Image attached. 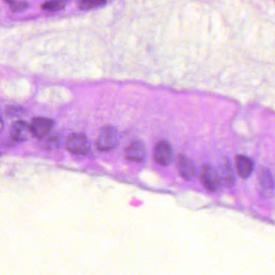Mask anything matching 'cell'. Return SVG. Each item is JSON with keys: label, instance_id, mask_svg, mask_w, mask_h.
I'll return each mask as SVG.
<instances>
[{"label": "cell", "instance_id": "6da1fadb", "mask_svg": "<svg viewBox=\"0 0 275 275\" xmlns=\"http://www.w3.org/2000/svg\"><path fill=\"white\" fill-rule=\"evenodd\" d=\"M119 142V133L115 127L107 126L102 128L97 139V147L100 151L107 152L116 147Z\"/></svg>", "mask_w": 275, "mask_h": 275}, {"label": "cell", "instance_id": "7a4b0ae2", "mask_svg": "<svg viewBox=\"0 0 275 275\" xmlns=\"http://www.w3.org/2000/svg\"><path fill=\"white\" fill-rule=\"evenodd\" d=\"M66 148L70 153L80 155L90 154V146L88 140L82 133H73L66 140Z\"/></svg>", "mask_w": 275, "mask_h": 275}, {"label": "cell", "instance_id": "3957f363", "mask_svg": "<svg viewBox=\"0 0 275 275\" xmlns=\"http://www.w3.org/2000/svg\"><path fill=\"white\" fill-rule=\"evenodd\" d=\"M154 160L161 166H170L174 160V152L167 141H159L154 149Z\"/></svg>", "mask_w": 275, "mask_h": 275}, {"label": "cell", "instance_id": "277c9868", "mask_svg": "<svg viewBox=\"0 0 275 275\" xmlns=\"http://www.w3.org/2000/svg\"><path fill=\"white\" fill-rule=\"evenodd\" d=\"M200 179L208 191H217L221 185L217 170L210 166H204L200 170Z\"/></svg>", "mask_w": 275, "mask_h": 275}, {"label": "cell", "instance_id": "5b68a950", "mask_svg": "<svg viewBox=\"0 0 275 275\" xmlns=\"http://www.w3.org/2000/svg\"><path fill=\"white\" fill-rule=\"evenodd\" d=\"M219 178L221 180V185L227 188L233 187L235 184V175L232 167L231 162L226 158H223L220 161L217 169Z\"/></svg>", "mask_w": 275, "mask_h": 275}, {"label": "cell", "instance_id": "8992f818", "mask_svg": "<svg viewBox=\"0 0 275 275\" xmlns=\"http://www.w3.org/2000/svg\"><path fill=\"white\" fill-rule=\"evenodd\" d=\"M259 191L264 198H271L275 191V180L271 171L267 169H261L259 174Z\"/></svg>", "mask_w": 275, "mask_h": 275}, {"label": "cell", "instance_id": "52a82bcc", "mask_svg": "<svg viewBox=\"0 0 275 275\" xmlns=\"http://www.w3.org/2000/svg\"><path fill=\"white\" fill-rule=\"evenodd\" d=\"M30 126L34 137L44 138L53 129V121L48 118L35 117Z\"/></svg>", "mask_w": 275, "mask_h": 275}, {"label": "cell", "instance_id": "ba28073f", "mask_svg": "<svg viewBox=\"0 0 275 275\" xmlns=\"http://www.w3.org/2000/svg\"><path fill=\"white\" fill-rule=\"evenodd\" d=\"M30 134H32L31 126L23 120L15 122L10 131L11 138L12 139V141L16 142L26 141L29 138Z\"/></svg>", "mask_w": 275, "mask_h": 275}, {"label": "cell", "instance_id": "9c48e42d", "mask_svg": "<svg viewBox=\"0 0 275 275\" xmlns=\"http://www.w3.org/2000/svg\"><path fill=\"white\" fill-rule=\"evenodd\" d=\"M126 158L133 162H141L146 158L147 151L145 144L141 141H134L126 149Z\"/></svg>", "mask_w": 275, "mask_h": 275}, {"label": "cell", "instance_id": "30bf717a", "mask_svg": "<svg viewBox=\"0 0 275 275\" xmlns=\"http://www.w3.org/2000/svg\"><path fill=\"white\" fill-rule=\"evenodd\" d=\"M178 170L181 176L185 180H192L196 175V166L195 162L185 155L179 156Z\"/></svg>", "mask_w": 275, "mask_h": 275}, {"label": "cell", "instance_id": "8fae6325", "mask_svg": "<svg viewBox=\"0 0 275 275\" xmlns=\"http://www.w3.org/2000/svg\"><path fill=\"white\" fill-rule=\"evenodd\" d=\"M237 170L240 176L243 179H247L254 170V162L248 157L238 155L237 157Z\"/></svg>", "mask_w": 275, "mask_h": 275}, {"label": "cell", "instance_id": "7c38bea8", "mask_svg": "<svg viewBox=\"0 0 275 275\" xmlns=\"http://www.w3.org/2000/svg\"><path fill=\"white\" fill-rule=\"evenodd\" d=\"M65 2L63 1H48L43 3L41 8L47 11H56L65 8Z\"/></svg>", "mask_w": 275, "mask_h": 275}, {"label": "cell", "instance_id": "4fadbf2b", "mask_svg": "<svg viewBox=\"0 0 275 275\" xmlns=\"http://www.w3.org/2000/svg\"><path fill=\"white\" fill-rule=\"evenodd\" d=\"M105 3V1H80L78 2V7L82 10H89L103 6Z\"/></svg>", "mask_w": 275, "mask_h": 275}, {"label": "cell", "instance_id": "5bb4252c", "mask_svg": "<svg viewBox=\"0 0 275 275\" xmlns=\"http://www.w3.org/2000/svg\"><path fill=\"white\" fill-rule=\"evenodd\" d=\"M6 2L8 3L11 11L14 12L23 11L27 7V2L24 1H7Z\"/></svg>", "mask_w": 275, "mask_h": 275}]
</instances>
